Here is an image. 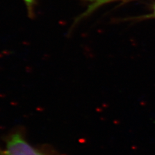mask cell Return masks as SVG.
Returning <instances> with one entry per match:
<instances>
[{
  "mask_svg": "<svg viewBox=\"0 0 155 155\" xmlns=\"http://www.w3.org/2000/svg\"><path fill=\"white\" fill-rule=\"evenodd\" d=\"M88 2V7L86 11L83 13V14L79 17L78 20L84 17L87 16L91 13L95 11L96 9L99 8L101 6L104 5L106 4H108L111 2L116 1V0H85Z\"/></svg>",
  "mask_w": 155,
  "mask_h": 155,
  "instance_id": "obj_2",
  "label": "cell"
},
{
  "mask_svg": "<svg viewBox=\"0 0 155 155\" xmlns=\"http://www.w3.org/2000/svg\"><path fill=\"white\" fill-rule=\"evenodd\" d=\"M153 16L155 17V5L153 6Z\"/></svg>",
  "mask_w": 155,
  "mask_h": 155,
  "instance_id": "obj_4",
  "label": "cell"
},
{
  "mask_svg": "<svg viewBox=\"0 0 155 155\" xmlns=\"http://www.w3.org/2000/svg\"><path fill=\"white\" fill-rule=\"evenodd\" d=\"M6 155H47L33 147L20 133H15L6 140Z\"/></svg>",
  "mask_w": 155,
  "mask_h": 155,
  "instance_id": "obj_1",
  "label": "cell"
},
{
  "mask_svg": "<svg viewBox=\"0 0 155 155\" xmlns=\"http://www.w3.org/2000/svg\"><path fill=\"white\" fill-rule=\"evenodd\" d=\"M24 3L28 9V13L29 15H33V6L35 4L36 0H23Z\"/></svg>",
  "mask_w": 155,
  "mask_h": 155,
  "instance_id": "obj_3",
  "label": "cell"
}]
</instances>
